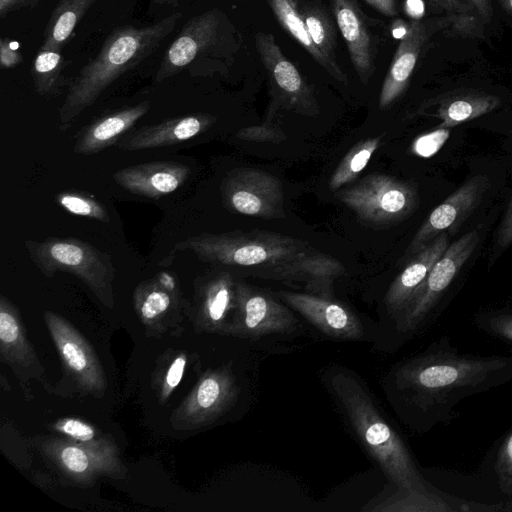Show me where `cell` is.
<instances>
[{"instance_id":"cell-1","label":"cell","mask_w":512,"mask_h":512,"mask_svg":"<svg viewBox=\"0 0 512 512\" xmlns=\"http://www.w3.org/2000/svg\"><path fill=\"white\" fill-rule=\"evenodd\" d=\"M511 380V356L461 354L446 335L401 362L392 375L408 423L420 432L449 423L466 398Z\"/></svg>"},{"instance_id":"cell-2","label":"cell","mask_w":512,"mask_h":512,"mask_svg":"<svg viewBox=\"0 0 512 512\" xmlns=\"http://www.w3.org/2000/svg\"><path fill=\"white\" fill-rule=\"evenodd\" d=\"M330 387L359 441L399 494L441 492L420 473L405 441L381 413L361 381L350 371L330 377Z\"/></svg>"},{"instance_id":"cell-3","label":"cell","mask_w":512,"mask_h":512,"mask_svg":"<svg viewBox=\"0 0 512 512\" xmlns=\"http://www.w3.org/2000/svg\"><path fill=\"white\" fill-rule=\"evenodd\" d=\"M181 17L175 12L147 26L125 25L112 31L98 54L72 79L59 109L58 129L66 131L117 78L150 56Z\"/></svg>"},{"instance_id":"cell-4","label":"cell","mask_w":512,"mask_h":512,"mask_svg":"<svg viewBox=\"0 0 512 512\" xmlns=\"http://www.w3.org/2000/svg\"><path fill=\"white\" fill-rule=\"evenodd\" d=\"M175 249L189 250L210 263L263 269L296 257L311 247L287 235L255 230L201 233L179 241Z\"/></svg>"},{"instance_id":"cell-5","label":"cell","mask_w":512,"mask_h":512,"mask_svg":"<svg viewBox=\"0 0 512 512\" xmlns=\"http://www.w3.org/2000/svg\"><path fill=\"white\" fill-rule=\"evenodd\" d=\"M231 36V25L220 10L190 18L166 50L155 81L163 82L183 71L196 77L220 70L218 65L231 48Z\"/></svg>"},{"instance_id":"cell-6","label":"cell","mask_w":512,"mask_h":512,"mask_svg":"<svg viewBox=\"0 0 512 512\" xmlns=\"http://www.w3.org/2000/svg\"><path fill=\"white\" fill-rule=\"evenodd\" d=\"M32 262L46 277L67 272L80 279L106 307L114 306L115 267L109 254L73 237L27 240Z\"/></svg>"},{"instance_id":"cell-7","label":"cell","mask_w":512,"mask_h":512,"mask_svg":"<svg viewBox=\"0 0 512 512\" xmlns=\"http://www.w3.org/2000/svg\"><path fill=\"white\" fill-rule=\"evenodd\" d=\"M36 447L43 458L66 480L78 485H91L99 477L116 480L127 477L115 442L92 445L66 437H41Z\"/></svg>"},{"instance_id":"cell-8","label":"cell","mask_w":512,"mask_h":512,"mask_svg":"<svg viewBox=\"0 0 512 512\" xmlns=\"http://www.w3.org/2000/svg\"><path fill=\"white\" fill-rule=\"evenodd\" d=\"M336 197L365 223L392 225L413 213L418 204L414 186L384 174H371Z\"/></svg>"},{"instance_id":"cell-9","label":"cell","mask_w":512,"mask_h":512,"mask_svg":"<svg viewBox=\"0 0 512 512\" xmlns=\"http://www.w3.org/2000/svg\"><path fill=\"white\" fill-rule=\"evenodd\" d=\"M240 387L231 364L206 370L171 415L177 431L196 430L214 423L236 402Z\"/></svg>"},{"instance_id":"cell-10","label":"cell","mask_w":512,"mask_h":512,"mask_svg":"<svg viewBox=\"0 0 512 512\" xmlns=\"http://www.w3.org/2000/svg\"><path fill=\"white\" fill-rule=\"evenodd\" d=\"M478 242V232L472 230L448 246L412 301L396 319L400 331L416 332L425 325Z\"/></svg>"},{"instance_id":"cell-11","label":"cell","mask_w":512,"mask_h":512,"mask_svg":"<svg viewBox=\"0 0 512 512\" xmlns=\"http://www.w3.org/2000/svg\"><path fill=\"white\" fill-rule=\"evenodd\" d=\"M297 325L289 306L265 290L237 281L236 308L226 336L257 339L291 333Z\"/></svg>"},{"instance_id":"cell-12","label":"cell","mask_w":512,"mask_h":512,"mask_svg":"<svg viewBox=\"0 0 512 512\" xmlns=\"http://www.w3.org/2000/svg\"><path fill=\"white\" fill-rule=\"evenodd\" d=\"M221 192L225 206L234 213L263 219L285 217L282 184L266 171L233 169L223 179Z\"/></svg>"},{"instance_id":"cell-13","label":"cell","mask_w":512,"mask_h":512,"mask_svg":"<svg viewBox=\"0 0 512 512\" xmlns=\"http://www.w3.org/2000/svg\"><path fill=\"white\" fill-rule=\"evenodd\" d=\"M43 317L65 371L77 388L81 392L101 398L107 389V379L92 346L59 314L46 311Z\"/></svg>"},{"instance_id":"cell-14","label":"cell","mask_w":512,"mask_h":512,"mask_svg":"<svg viewBox=\"0 0 512 512\" xmlns=\"http://www.w3.org/2000/svg\"><path fill=\"white\" fill-rule=\"evenodd\" d=\"M257 52L274 87L276 98L287 110L305 116L319 114L313 91L295 65L288 60L270 33L255 35Z\"/></svg>"},{"instance_id":"cell-15","label":"cell","mask_w":512,"mask_h":512,"mask_svg":"<svg viewBox=\"0 0 512 512\" xmlns=\"http://www.w3.org/2000/svg\"><path fill=\"white\" fill-rule=\"evenodd\" d=\"M280 300L323 334L339 340H360L364 327L356 314L333 298L313 293L279 291Z\"/></svg>"},{"instance_id":"cell-16","label":"cell","mask_w":512,"mask_h":512,"mask_svg":"<svg viewBox=\"0 0 512 512\" xmlns=\"http://www.w3.org/2000/svg\"><path fill=\"white\" fill-rule=\"evenodd\" d=\"M488 187V178L477 175L462 184L437 206L421 225L406 250L410 258L441 232L455 229L475 209Z\"/></svg>"},{"instance_id":"cell-17","label":"cell","mask_w":512,"mask_h":512,"mask_svg":"<svg viewBox=\"0 0 512 512\" xmlns=\"http://www.w3.org/2000/svg\"><path fill=\"white\" fill-rule=\"evenodd\" d=\"M134 308L141 323L152 334H161L179 312L181 297L176 277L166 271L141 282L134 290Z\"/></svg>"},{"instance_id":"cell-18","label":"cell","mask_w":512,"mask_h":512,"mask_svg":"<svg viewBox=\"0 0 512 512\" xmlns=\"http://www.w3.org/2000/svg\"><path fill=\"white\" fill-rule=\"evenodd\" d=\"M236 287L237 281L226 271L201 285L192 312L198 331L227 335L236 308Z\"/></svg>"},{"instance_id":"cell-19","label":"cell","mask_w":512,"mask_h":512,"mask_svg":"<svg viewBox=\"0 0 512 512\" xmlns=\"http://www.w3.org/2000/svg\"><path fill=\"white\" fill-rule=\"evenodd\" d=\"M190 174L177 161H152L127 166L113 174L114 181L132 194L157 199L176 191Z\"/></svg>"},{"instance_id":"cell-20","label":"cell","mask_w":512,"mask_h":512,"mask_svg":"<svg viewBox=\"0 0 512 512\" xmlns=\"http://www.w3.org/2000/svg\"><path fill=\"white\" fill-rule=\"evenodd\" d=\"M448 246L449 236L441 232L409 258L386 292L384 303L389 314L396 319L402 314Z\"/></svg>"},{"instance_id":"cell-21","label":"cell","mask_w":512,"mask_h":512,"mask_svg":"<svg viewBox=\"0 0 512 512\" xmlns=\"http://www.w3.org/2000/svg\"><path fill=\"white\" fill-rule=\"evenodd\" d=\"M343 271L344 267L340 261L311 248L294 258L266 268L260 276L278 280L304 281L308 284L310 293L333 298V281Z\"/></svg>"},{"instance_id":"cell-22","label":"cell","mask_w":512,"mask_h":512,"mask_svg":"<svg viewBox=\"0 0 512 512\" xmlns=\"http://www.w3.org/2000/svg\"><path fill=\"white\" fill-rule=\"evenodd\" d=\"M0 358L22 381L43 373L18 309L3 295L0 296Z\"/></svg>"},{"instance_id":"cell-23","label":"cell","mask_w":512,"mask_h":512,"mask_svg":"<svg viewBox=\"0 0 512 512\" xmlns=\"http://www.w3.org/2000/svg\"><path fill=\"white\" fill-rule=\"evenodd\" d=\"M216 118L207 113H193L141 127L122 138L118 148L139 151L170 146L187 141L209 129Z\"/></svg>"},{"instance_id":"cell-24","label":"cell","mask_w":512,"mask_h":512,"mask_svg":"<svg viewBox=\"0 0 512 512\" xmlns=\"http://www.w3.org/2000/svg\"><path fill=\"white\" fill-rule=\"evenodd\" d=\"M330 2L353 67L361 82L366 84L375 70V50L365 15L354 0Z\"/></svg>"},{"instance_id":"cell-25","label":"cell","mask_w":512,"mask_h":512,"mask_svg":"<svg viewBox=\"0 0 512 512\" xmlns=\"http://www.w3.org/2000/svg\"><path fill=\"white\" fill-rule=\"evenodd\" d=\"M428 37L426 23L415 21L409 25L384 79L379 95L380 109L390 107L404 92Z\"/></svg>"},{"instance_id":"cell-26","label":"cell","mask_w":512,"mask_h":512,"mask_svg":"<svg viewBox=\"0 0 512 512\" xmlns=\"http://www.w3.org/2000/svg\"><path fill=\"white\" fill-rule=\"evenodd\" d=\"M150 108L149 101H142L100 117L79 133L73 147L74 152L91 156L117 144L122 135L128 132Z\"/></svg>"},{"instance_id":"cell-27","label":"cell","mask_w":512,"mask_h":512,"mask_svg":"<svg viewBox=\"0 0 512 512\" xmlns=\"http://www.w3.org/2000/svg\"><path fill=\"white\" fill-rule=\"evenodd\" d=\"M267 2L281 27L289 33L307 53L330 74V76L346 84L348 79L344 71L332 66L310 37L301 13L300 0H267Z\"/></svg>"},{"instance_id":"cell-28","label":"cell","mask_w":512,"mask_h":512,"mask_svg":"<svg viewBox=\"0 0 512 512\" xmlns=\"http://www.w3.org/2000/svg\"><path fill=\"white\" fill-rule=\"evenodd\" d=\"M96 0H58L44 30L40 47L62 51L76 26Z\"/></svg>"},{"instance_id":"cell-29","label":"cell","mask_w":512,"mask_h":512,"mask_svg":"<svg viewBox=\"0 0 512 512\" xmlns=\"http://www.w3.org/2000/svg\"><path fill=\"white\" fill-rule=\"evenodd\" d=\"M500 101L493 95L466 93L445 100L439 106L436 117L441 119L438 128H451L461 123L480 117L499 105Z\"/></svg>"},{"instance_id":"cell-30","label":"cell","mask_w":512,"mask_h":512,"mask_svg":"<svg viewBox=\"0 0 512 512\" xmlns=\"http://www.w3.org/2000/svg\"><path fill=\"white\" fill-rule=\"evenodd\" d=\"M301 13L310 37L319 51L332 66L342 70L336 61V33L329 14L315 1L303 2Z\"/></svg>"},{"instance_id":"cell-31","label":"cell","mask_w":512,"mask_h":512,"mask_svg":"<svg viewBox=\"0 0 512 512\" xmlns=\"http://www.w3.org/2000/svg\"><path fill=\"white\" fill-rule=\"evenodd\" d=\"M62 51L40 47L32 64L31 74L40 96L56 94L61 87L65 67Z\"/></svg>"},{"instance_id":"cell-32","label":"cell","mask_w":512,"mask_h":512,"mask_svg":"<svg viewBox=\"0 0 512 512\" xmlns=\"http://www.w3.org/2000/svg\"><path fill=\"white\" fill-rule=\"evenodd\" d=\"M381 143V137L362 140L354 145L334 170L329 188L339 190L345 184L354 180L364 170Z\"/></svg>"},{"instance_id":"cell-33","label":"cell","mask_w":512,"mask_h":512,"mask_svg":"<svg viewBox=\"0 0 512 512\" xmlns=\"http://www.w3.org/2000/svg\"><path fill=\"white\" fill-rule=\"evenodd\" d=\"M188 358L183 351L174 353L164 366L153 375V387L160 403H165L179 385L186 368Z\"/></svg>"},{"instance_id":"cell-34","label":"cell","mask_w":512,"mask_h":512,"mask_svg":"<svg viewBox=\"0 0 512 512\" xmlns=\"http://www.w3.org/2000/svg\"><path fill=\"white\" fill-rule=\"evenodd\" d=\"M51 428L76 442L102 445L114 440L92 424L75 417H63L51 424Z\"/></svg>"},{"instance_id":"cell-35","label":"cell","mask_w":512,"mask_h":512,"mask_svg":"<svg viewBox=\"0 0 512 512\" xmlns=\"http://www.w3.org/2000/svg\"><path fill=\"white\" fill-rule=\"evenodd\" d=\"M55 201L73 215L106 223L110 221L106 207L90 195L78 192H61L55 196Z\"/></svg>"},{"instance_id":"cell-36","label":"cell","mask_w":512,"mask_h":512,"mask_svg":"<svg viewBox=\"0 0 512 512\" xmlns=\"http://www.w3.org/2000/svg\"><path fill=\"white\" fill-rule=\"evenodd\" d=\"M499 489L508 497L507 510L512 509V430L502 440L494 465Z\"/></svg>"},{"instance_id":"cell-37","label":"cell","mask_w":512,"mask_h":512,"mask_svg":"<svg viewBox=\"0 0 512 512\" xmlns=\"http://www.w3.org/2000/svg\"><path fill=\"white\" fill-rule=\"evenodd\" d=\"M476 325L482 331L512 346V311H495L479 315Z\"/></svg>"},{"instance_id":"cell-38","label":"cell","mask_w":512,"mask_h":512,"mask_svg":"<svg viewBox=\"0 0 512 512\" xmlns=\"http://www.w3.org/2000/svg\"><path fill=\"white\" fill-rule=\"evenodd\" d=\"M450 136L449 128H438L417 137L412 144L414 154L429 158L436 154Z\"/></svg>"},{"instance_id":"cell-39","label":"cell","mask_w":512,"mask_h":512,"mask_svg":"<svg viewBox=\"0 0 512 512\" xmlns=\"http://www.w3.org/2000/svg\"><path fill=\"white\" fill-rule=\"evenodd\" d=\"M236 137L244 141L280 143L286 135L280 128L268 123L240 129Z\"/></svg>"},{"instance_id":"cell-40","label":"cell","mask_w":512,"mask_h":512,"mask_svg":"<svg viewBox=\"0 0 512 512\" xmlns=\"http://www.w3.org/2000/svg\"><path fill=\"white\" fill-rule=\"evenodd\" d=\"M23 58L19 51V45L16 41L9 38L0 39V65L4 69L16 67L22 62Z\"/></svg>"},{"instance_id":"cell-41","label":"cell","mask_w":512,"mask_h":512,"mask_svg":"<svg viewBox=\"0 0 512 512\" xmlns=\"http://www.w3.org/2000/svg\"><path fill=\"white\" fill-rule=\"evenodd\" d=\"M512 244V198L500 224L497 234L498 247L505 249Z\"/></svg>"},{"instance_id":"cell-42","label":"cell","mask_w":512,"mask_h":512,"mask_svg":"<svg viewBox=\"0 0 512 512\" xmlns=\"http://www.w3.org/2000/svg\"><path fill=\"white\" fill-rule=\"evenodd\" d=\"M40 0H0V17L5 18L9 13L23 9L33 8Z\"/></svg>"},{"instance_id":"cell-43","label":"cell","mask_w":512,"mask_h":512,"mask_svg":"<svg viewBox=\"0 0 512 512\" xmlns=\"http://www.w3.org/2000/svg\"><path fill=\"white\" fill-rule=\"evenodd\" d=\"M370 6L374 7L377 11L385 16H395L397 14L396 2L397 0H364Z\"/></svg>"},{"instance_id":"cell-44","label":"cell","mask_w":512,"mask_h":512,"mask_svg":"<svg viewBox=\"0 0 512 512\" xmlns=\"http://www.w3.org/2000/svg\"><path fill=\"white\" fill-rule=\"evenodd\" d=\"M480 16L489 21L492 16V7L489 0H469Z\"/></svg>"},{"instance_id":"cell-45","label":"cell","mask_w":512,"mask_h":512,"mask_svg":"<svg viewBox=\"0 0 512 512\" xmlns=\"http://www.w3.org/2000/svg\"><path fill=\"white\" fill-rule=\"evenodd\" d=\"M407 9L412 15H419L423 12V5L421 0H408Z\"/></svg>"},{"instance_id":"cell-46","label":"cell","mask_w":512,"mask_h":512,"mask_svg":"<svg viewBox=\"0 0 512 512\" xmlns=\"http://www.w3.org/2000/svg\"><path fill=\"white\" fill-rule=\"evenodd\" d=\"M504 9L512 14V0H499Z\"/></svg>"},{"instance_id":"cell-47","label":"cell","mask_w":512,"mask_h":512,"mask_svg":"<svg viewBox=\"0 0 512 512\" xmlns=\"http://www.w3.org/2000/svg\"><path fill=\"white\" fill-rule=\"evenodd\" d=\"M151 1H153L154 3H157V4H175L179 0H151Z\"/></svg>"}]
</instances>
